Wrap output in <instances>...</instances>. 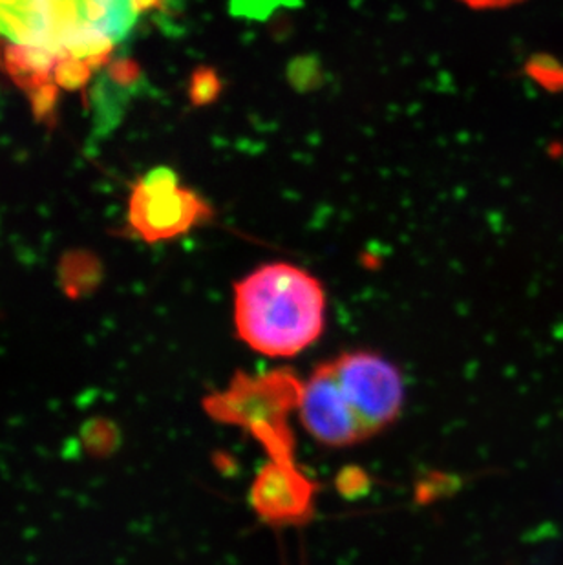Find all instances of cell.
Instances as JSON below:
<instances>
[{"instance_id": "6da1fadb", "label": "cell", "mask_w": 563, "mask_h": 565, "mask_svg": "<svg viewBox=\"0 0 563 565\" xmlns=\"http://www.w3.org/2000/svg\"><path fill=\"white\" fill-rule=\"evenodd\" d=\"M319 278L287 262L256 267L234 284V328L240 341L267 358H295L326 328Z\"/></svg>"}, {"instance_id": "7a4b0ae2", "label": "cell", "mask_w": 563, "mask_h": 565, "mask_svg": "<svg viewBox=\"0 0 563 565\" xmlns=\"http://www.w3.org/2000/svg\"><path fill=\"white\" fill-rule=\"evenodd\" d=\"M302 386V379L291 369L258 375L238 372L227 388L205 395L202 406L214 422L244 428L261 443L269 459L295 463L289 416L298 411Z\"/></svg>"}, {"instance_id": "3957f363", "label": "cell", "mask_w": 563, "mask_h": 565, "mask_svg": "<svg viewBox=\"0 0 563 565\" xmlns=\"http://www.w3.org/2000/svg\"><path fill=\"white\" fill-rule=\"evenodd\" d=\"M333 364L368 438L397 422L404 405V379L392 361L375 352L355 350L340 353Z\"/></svg>"}, {"instance_id": "277c9868", "label": "cell", "mask_w": 563, "mask_h": 565, "mask_svg": "<svg viewBox=\"0 0 563 565\" xmlns=\"http://www.w3.org/2000/svg\"><path fill=\"white\" fill-rule=\"evenodd\" d=\"M298 414L306 433L330 448H344L368 439L361 419L340 386L333 359L319 364L304 381Z\"/></svg>"}, {"instance_id": "5b68a950", "label": "cell", "mask_w": 563, "mask_h": 565, "mask_svg": "<svg viewBox=\"0 0 563 565\" xmlns=\"http://www.w3.org/2000/svg\"><path fill=\"white\" fill-rule=\"evenodd\" d=\"M211 218V205L196 191L181 185L149 192L136 183L128 202V227L147 244L174 241Z\"/></svg>"}, {"instance_id": "8992f818", "label": "cell", "mask_w": 563, "mask_h": 565, "mask_svg": "<svg viewBox=\"0 0 563 565\" xmlns=\"http://www.w3.org/2000/svg\"><path fill=\"white\" fill-rule=\"evenodd\" d=\"M317 486L297 463L269 459L251 487V505L269 525H302L314 516Z\"/></svg>"}, {"instance_id": "52a82bcc", "label": "cell", "mask_w": 563, "mask_h": 565, "mask_svg": "<svg viewBox=\"0 0 563 565\" xmlns=\"http://www.w3.org/2000/svg\"><path fill=\"white\" fill-rule=\"evenodd\" d=\"M59 57L50 50L26 44H0V68L21 86L32 92L52 79Z\"/></svg>"}, {"instance_id": "ba28073f", "label": "cell", "mask_w": 563, "mask_h": 565, "mask_svg": "<svg viewBox=\"0 0 563 565\" xmlns=\"http://www.w3.org/2000/svg\"><path fill=\"white\" fill-rule=\"evenodd\" d=\"M57 278L68 299H86L102 286L105 266L102 258L88 249H70L59 260Z\"/></svg>"}, {"instance_id": "9c48e42d", "label": "cell", "mask_w": 563, "mask_h": 565, "mask_svg": "<svg viewBox=\"0 0 563 565\" xmlns=\"http://www.w3.org/2000/svg\"><path fill=\"white\" fill-rule=\"evenodd\" d=\"M81 445L94 458H108L121 445V433L110 419H88L81 428Z\"/></svg>"}, {"instance_id": "30bf717a", "label": "cell", "mask_w": 563, "mask_h": 565, "mask_svg": "<svg viewBox=\"0 0 563 565\" xmlns=\"http://www.w3.org/2000/svg\"><path fill=\"white\" fill-rule=\"evenodd\" d=\"M113 83L108 79L107 75L99 79L96 88L92 90L94 97V107H96V130L102 132L103 136L108 134V130L119 125L123 118V99L125 97L119 92L114 90Z\"/></svg>"}, {"instance_id": "8fae6325", "label": "cell", "mask_w": 563, "mask_h": 565, "mask_svg": "<svg viewBox=\"0 0 563 565\" xmlns=\"http://www.w3.org/2000/svg\"><path fill=\"white\" fill-rule=\"evenodd\" d=\"M222 92V81L213 68H196L189 81V99L194 107H205L216 102Z\"/></svg>"}, {"instance_id": "7c38bea8", "label": "cell", "mask_w": 563, "mask_h": 565, "mask_svg": "<svg viewBox=\"0 0 563 565\" xmlns=\"http://www.w3.org/2000/svg\"><path fill=\"white\" fill-rule=\"evenodd\" d=\"M28 97H30V107L35 121L54 127L59 105V86L55 85V81H49L28 92Z\"/></svg>"}, {"instance_id": "4fadbf2b", "label": "cell", "mask_w": 563, "mask_h": 565, "mask_svg": "<svg viewBox=\"0 0 563 565\" xmlns=\"http://www.w3.org/2000/svg\"><path fill=\"white\" fill-rule=\"evenodd\" d=\"M92 72L94 70L86 61L74 60V57L59 60L54 70L55 85L68 92L85 90L86 85L91 83Z\"/></svg>"}, {"instance_id": "5bb4252c", "label": "cell", "mask_w": 563, "mask_h": 565, "mask_svg": "<svg viewBox=\"0 0 563 565\" xmlns=\"http://www.w3.org/2000/svg\"><path fill=\"white\" fill-rule=\"evenodd\" d=\"M107 77L117 88H136L144 79V70L132 57H119L107 66Z\"/></svg>"}, {"instance_id": "9a60e30c", "label": "cell", "mask_w": 563, "mask_h": 565, "mask_svg": "<svg viewBox=\"0 0 563 565\" xmlns=\"http://www.w3.org/2000/svg\"><path fill=\"white\" fill-rule=\"evenodd\" d=\"M138 183L149 192L167 191V189L181 185L180 178L170 167H156L152 171L147 172Z\"/></svg>"}, {"instance_id": "2e32d148", "label": "cell", "mask_w": 563, "mask_h": 565, "mask_svg": "<svg viewBox=\"0 0 563 565\" xmlns=\"http://www.w3.org/2000/svg\"><path fill=\"white\" fill-rule=\"evenodd\" d=\"M463 4L468 6L470 10H506L510 6L521 4L523 0H459Z\"/></svg>"}, {"instance_id": "e0dca14e", "label": "cell", "mask_w": 563, "mask_h": 565, "mask_svg": "<svg viewBox=\"0 0 563 565\" xmlns=\"http://www.w3.org/2000/svg\"><path fill=\"white\" fill-rule=\"evenodd\" d=\"M136 13H149V11L161 8V0H132Z\"/></svg>"}]
</instances>
